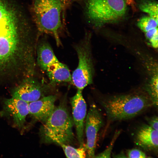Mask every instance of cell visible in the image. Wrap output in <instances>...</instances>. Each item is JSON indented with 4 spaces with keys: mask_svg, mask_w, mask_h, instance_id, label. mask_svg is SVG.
<instances>
[{
    "mask_svg": "<svg viewBox=\"0 0 158 158\" xmlns=\"http://www.w3.org/2000/svg\"><path fill=\"white\" fill-rule=\"evenodd\" d=\"M49 88L48 85H42L34 81L26 82L13 90L12 97L29 103L46 96Z\"/></svg>",
    "mask_w": 158,
    "mask_h": 158,
    "instance_id": "cell-10",
    "label": "cell"
},
{
    "mask_svg": "<svg viewBox=\"0 0 158 158\" xmlns=\"http://www.w3.org/2000/svg\"><path fill=\"white\" fill-rule=\"evenodd\" d=\"M37 60L39 67L44 71L59 61L50 44L46 40L42 41L38 46Z\"/></svg>",
    "mask_w": 158,
    "mask_h": 158,
    "instance_id": "cell-14",
    "label": "cell"
},
{
    "mask_svg": "<svg viewBox=\"0 0 158 158\" xmlns=\"http://www.w3.org/2000/svg\"><path fill=\"white\" fill-rule=\"evenodd\" d=\"M14 20L12 13L4 4L0 1V28Z\"/></svg>",
    "mask_w": 158,
    "mask_h": 158,
    "instance_id": "cell-18",
    "label": "cell"
},
{
    "mask_svg": "<svg viewBox=\"0 0 158 158\" xmlns=\"http://www.w3.org/2000/svg\"><path fill=\"white\" fill-rule=\"evenodd\" d=\"M29 103L12 97L4 100L2 114L11 117L15 126L24 128L27 116L29 114Z\"/></svg>",
    "mask_w": 158,
    "mask_h": 158,
    "instance_id": "cell-9",
    "label": "cell"
},
{
    "mask_svg": "<svg viewBox=\"0 0 158 158\" xmlns=\"http://www.w3.org/2000/svg\"><path fill=\"white\" fill-rule=\"evenodd\" d=\"M65 101L61 102L54 110L40 131L42 142L46 143L73 145L75 137L73 132V118Z\"/></svg>",
    "mask_w": 158,
    "mask_h": 158,
    "instance_id": "cell-2",
    "label": "cell"
},
{
    "mask_svg": "<svg viewBox=\"0 0 158 158\" xmlns=\"http://www.w3.org/2000/svg\"><path fill=\"white\" fill-rule=\"evenodd\" d=\"M62 148L65 155L67 158H84L87 156V150L85 146H80L75 148L70 145L61 144L60 145Z\"/></svg>",
    "mask_w": 158,
    "mask_h": 158,
    "instance_id": "cell-17",
    "label": "cell"
},
{
    "mask_svg": "<svg viewBox=\"0 0 158 158\" xmlns=\"http://www.w3.org/2000/svg\"><path fill=\"white\" fill-rule=\"evenodd\" d=\"M57 98L55 95H47L29 103V114L34 121L44 123L54 110Z\"/></svg>",
    "mask_w": 158,
    "mask_h": 158,
    "instance_id": "cell-11",
    "label": "cell"
},
{
    "mask_svg": "<svg viewBox=\"0 0 158 158\" xmlns=\"http://www.w3.org/2000/svg\"><path fill=\"white\" fill-rule=\"evenodd\" d=\"M81 1L86 20L96 28L118 22L125 17L127 11L124 0Z\"/></svg>",
    "mask_w": 158,
    "mask_h": 158,
    "instance_id": "cell-4",
    "label": "cell"
},
{
    "mask_svg": "<svg viewBox=\"0 0 158 158\" xmlns=\"http://www.w3.org/2000/svg\"><path fill=\"white\" fill-rule=\"evenodd\" d=\"M121 132V130L116 131L109 145L107 148L102 152L97 155H95L94 158H110L111 152L114 143Z\"/></svg>",
    "mask_w": 158,
    "mask_h": 158,
    "instance_id": "cell-19",
    "label": "cell"
},
{
    "mask_svg": "<svg viewBox=\"0 0 158 158\" xmlns=\"http://www.w3.org/2000/svg\"><path fill=\"white\" fill-rule=\"evenodd\" d=\"M126 156L129 158H144L148 157L145 153L137 149H132L127 151Z\"/></svg>",
    "mask_w": 158,
    "mask_h": 158,
    "instance_id": "cell-20",
    "label": "cell"
},
{
    "mask_svg": "<svg viewBox=\"0 0 158 158\" xmlns=\"http://www.w3.org/2000/svg\"><path fill=\"white\" fill-rule=\"evenodd\" d=\"M137 24L144 32L152 46L154 48L157 47L158 21L150 16H145L141 18Z\"/></svg>",
    "mask_w": 158,
    "mask_h": 158,
    "instance_id": "cell-15",
    "label": "cell"
},
{
    "mask_svg": "<svg viewBox=\"0 0 158 158\" xmlns=\"http://www.w3.org/2000/svg\"><path fill=\"white\" fill-rule=\"evenodd\" d=\"M85 125L87 156L88 158H94L97 134L104 125V121L102 114L94 103L90 106L85 118Z\"/></svg>",
    "mask_w": 158,
    "mask_h": 158,
    "instance_id": "cell-7",
    "label": "cell"
},
{
    "mask_svg": "<svg viewBox=\"0 0 158 158\" xmlns=\"http://www.w3.org/2000/svg\"><path fill=\"white\" fill-rule=\"evenodd\" d=\"M51 84L71 83V75L67 66L59 61L50 66L46 71Z\"/></svg>",
    "mask_w": 158,
    "mask_h": 158,
    "instance_id": "cell-13",
    "label": "cell"
},
{
    "mask_svg": "<svg viewBox=\"0 0 158 158\" xmlns=\"http://www.w3.org/2000/svg\"><path fill=\"white\" fill-rule=\"evenodd\" d=\"M70 100L77 138L80 146H82L84 145V130L87 114V105L82 95V90H78Z\"/></svg>",
    "mask_w": 158,
    "mask_h": 158,
    "instance_id": "cell-8",
    "label": "cell"
},
{
    "mask_svg": "<svg viewBox=\"0 0 158 158\" xmlns=\"http://www.w3.org/2000/svg\"><path fill=\"white\" fill-rule=\"evenodd\" d=\"M63 4L65 11L74 2L79 0H61Z\"/></svg>",
    "mask_w": 158,
    "mask_h": 158,
    "instance_id": "cell-22",
    "label": "cell"
},
{
    "mask_svg": "<svg viewBox=\"0 0 158 158\" xmlns=\"http://www.w3.org/2000/svg\"><path fill=\"white\" fill-rule=\"evenodd\" d=\"M107 125L112 122L130 119L142 114L154 103L149 95L131 93L113 96L102 100Z\"/></svg>",
    "mask_w": 158,
    "mask_h": 158,
    "instance_id": "cell-1",
    "label": "cell"
},
{
    "mask_svg": "<svg viewBox=\"0 0 158 158\" xmlns=\"http://www.w3.org/2000/svg\"><path fill=\"white\" fill-rule=\"evenodd\" d=\"M1 28L0 29V30ZM26 53L16 36L6 30L0 31V77L8 74L25 60Z\"/></svg>",
    "mask_w": 158,
    "mask_h": 158,
    "instance_id": "cell-5",
    "label": "cell"
},
{
    "mask_svg": "<svg viewBox=\"0 0 158 158\" xmlns=\"http://www.w3.org/2000/svg\"><path fill=\"white\" fill-rule=\"evenodd\" d=\"M90 34L86 32L83 38L74 46L78 59L76 68L71 75L72 82L78 89L82 90L92 83L93 68L90 46Z\"/></svg>",
    "mask_w": 158,
    "mask_h": 158,
    "instance_id": "cell-6",
    "label": "cell"
},
{
    "mask_svg": "<svg viewBox=\"0 0 158 158\" xmlns=\"http://www.w3.org/2000/svg\"><path fill=\"white\" fill-rule=\"evenodd\" d=\"M138 5L141 11L158 21V3L153 0H138Z\"/></svg>",
    "mask_w": 158,
    "mask_h": 158,
    "instance_id": "cell-16",
    "label": "cell"
},
{
    "mask_svg": "<svg viewBox=\"0 0 158 158\" xmlns=\"http://www.w3.org/2000/svg\"><path fill=\"white\" fill-rule=\"evenodd\" d=\"M148 125L153 129L158 131V117L154 116L146 118Z\"/></svg>",
    "mask_w": 158,
    "mask_h": 158,
    "instance_id": "cell-21",
    "label": "cell"
},
{
    "mask_svg": "<svg viewBox=\"0 0 158 158\" xmlns=\"http://www.w3.org/2000/svg\"><path fill=\"white\" fill-rule=\"evenodd\" d=\"M137 145L148 151L158 153V131L148 124L141 126L137 129L134 135Z\"/></svg>",
    "mask_w": 158,
    "mask_h": 158,
    "instance_id": "cell-12",
    "label": "cell"
},
{
    "mask_svg": "<svg viewBox=\"0 0 158 158\" xmlns=\"http://www.w3.org/2000/svg\"><path fill=\"white\" fill-rule=\"evenodd\" d=\"M34 20L38 31L54 38L61 44L60 35L64 29L65 10L61 0H34Z\"/></svg>",
    "mask_w": 158,
    "mask_h": 158,
    "instance_id": "cell-3",
    "label": "cell"
},
{
    "mask_svg": "<svg viewBox=\"0 0 158 158\" xmlns=\"http://www.w3.org/2000/svg\"><path fill=\"white\" fill-rule=\"evenodd\" d=\"M114 157H127L123 152L119 154H117L114 155Z\"/></svg>",
    "mask_w": 158,
    "mask_h": 158,
    "instance_id": "cell-23",
    "label": "cell"
}]
</instances>
